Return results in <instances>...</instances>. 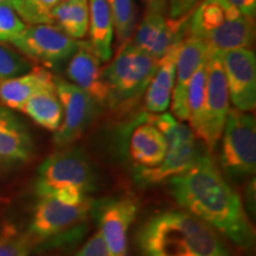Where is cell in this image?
<instances>
[{"label":"cell","mask_w":256,"mask_h":256,"mask_svg":"<svg viewBox=\"0 0 256 256\" xmlns=\"http://www.w3.org/2000/svg\"><path fill=\"white\" fill-rule=\"evenodd\" d=\"M170 192L188 214L238 247L252 248L255 232L240 194L209 154L198 156L184 174L170 178Z\"/></svg>","instance_id":"6da1fadb"},{"label":"cell","mask_w":256,"mask_h":256,"mask_svg":"<svg viewBox=\"0 0 256 256\" xmlns=\"http://www.w3.org/2000/svg\"><path fill=\"white\" fill-rule=\"evenodd\" d=\"M142 256H232L222 235L185 210L156 214L140 226Z\"/></svg>","instance_id":"7a4b0ae2"},{"label":"cell","mask_w":256,"mask_h":256,"mask_svg":"<svg viewBox=\"0 0 256 256\" xmlns=\"http://www.w3.org/2000/svg\"><path fill=\"white\" fill-rule=\"evenodd\" d=\"M159 60L132 43L121 46L115 58L104 68L108 87L107 104L113 110H128L145 95Z\"/></svg>","instance_id":"3957f363"},{"label":"cell","mask_w":256,"mask_h":256,"mask_svg":"<svg viewBox=\"0 0 256 256\" xmlns=\"http://www.w3.org/2000/svg\"><path fill=\"white\" fill-rule=\"evenodd\" d=\"M142 119L158 128L168 142V152L159 166L154 168H136V182L145 185L168 180L184 174L196 162L200 153L197 150L196 136L188 124L176 119L172 114H144Z\"/></svg>","instance_id":"277c9868"},{"label":"cell","mask_w":256,"mask_h":256,"mask_svg":"<svg viewBox=\"0 0 256 256\" xmlns=\"http://www.w3.org/2000/svg\"><path fill=\"white\" fill-rule=\"evenodd\" d=\"M34 188L38 197L66 188H76L90 194L96 188L94 166L81 148L55 152L38 168Z\"/></svg>","instance_id":"5b68a950"},{"label":"cell","mask_w":256,"mask_h":256,"mask_svg":"<svg viewBox=\"0 0 256 256\" xmlns=\"http://www.w3.org/2000/svg\"><path fill=\"white\" fill-rule=\"evenodd\" d=\"M220 166L232 178H246L256 170V124L248 112L230 108L222 133Z\"/></svg>","instance_id":"8992f818"},{"label":"cell","mask_w":256,"mask_h":256,"mask_svg":"<svg viewBox=\"0 0 256 256\" xmlns=\"http://www.w3.org/2000/svg\"><path fill=\"white\" fill-rule=\"evenodd\" d=\"M230 110V98L218 51L214 50L206 62V95L200 124L194 136L206 144L209 152L222 136Z\"/></svg>","instance_id":"52a82bcc"},{"label":"cell","mask_w":256,"mask_h":256,"mask_svg":"<svg viewBox=\"0 0 256 256\" xmlns=\"http://www.w3.org/2000/svg\"><path fill=\"white\" fill-rule=\"evenodd\" d=\"M11 44L28 58L55 68L72 58L80 40L68 37L55 25L34 24L26 26Z\"/></svg>","instance_id":"ba28073f"},{"label":"cell","mask_w":256,"mask_h":256,"mask_svg":"<svg viewBox=\"0 0 256 256\" xmlns=\"http://www.w3.org/2000/svg\"><path fill=\"white\" fill-rule=\"evenodd\" d=\"M94 203L90 200L81 204H70L52 196H42L28 226V235L37 244L66 234L87 220Z\"/></svg>","instance_id":"9c48e42d"},{"label":"cell","mask_w":256,"mask_h":256,"mask_svg":"<svg viewBox=\"0 0 256 256\" xmlns=\"http://www.w3.org/2000/svg\"><path fill=\"white\" fill-rule=\"evenodd\" d=\"M56 92L62 104V124L55 132L54 142L57 146L66 147L82 136L94 121L98 104L87 92L70 81L55 78Z\"/></svg>","instance_id":"30bf717a"},{"label":"cell","mask_w":256,"mask_h":256,"mask_svg":"<svg viewBox=\"0 0 256 256\" xmlns=\"http://www.w3.org/2000/svg\"><path fill=\"white\" fill-rule=\"evenodd\" d=\"M98 224V232L112 254L127 256L128 232L136 220L138 203L128 196L106 198L94 203L92 210Z\"/></svg>","instance_id":"8fae6325"},{"label":"cell","mask_w":256,"mask_h":256,"mask_svg":"<svg viewBox=\"0 0 256 256\" xmlns=\"http://www.w3.org/2000/svg\"><path fill=\"white\" fill-rule=\"evenodd\" d=\"M229 98L236 110L254 112L256 107V57L250 49L218 51Z\"/></svg>","instance_id":"7c38bea8"},{"label":"cell","mask_w":256,"mask_h":256,"mask_svg":"<svg viewBox=\"0 0 256 256\" xmlns=\"http://www.w3.org/2000/svg\"><path fill=\"white\" fill-rule=\"evenodd\" d=\"M188 17L179 20L165 18V14L147 12L134 32L130 43L156 60H162L176 44L188 37Z\"/></svg>","instance_id":"4fadbf2b"},{"label":"cell","mask_w":256,"mask_h":256,"mask_svg":"<svg viewBox=\"0 0 256 256\" xmlns=\"http://www.w3.org/2000/svg\"><path fill=\"white\" fill-rule=\"evenodd\" d=\"M214 50L204 40L186 37L179 48L176 62V81L171 96L172 114L182 122L188 121V92L194 72L209 60Z\"/></svg>","instance_id":"5bb4252c"},{"label":"cell","mask_w":256,"mask_h":256,"mask_svg":"<svg viewBox=\"0 0 256 256\" xmlns=\"http://www.w3.org/2000/svg\"><path fill=\"white\" fill-rule=\"evenodd\" d=\"M101 63L89 42L80 40L66 68L70 82L87 92L98 106L107 104L108 100V87Z\"/></svg>","instance_id":"9a60e30c"},{"label":"cell","mask_w":256,"mask_h":256,"mask_svg":"<svg viewBox=\"0 0 256 256\" xmlns=\"http://www.w3.org/2000/svg\"><path fill=\"white\" fill-rule=\"evenodd\" d=\"M34 154L28 127L10 108L0 104V170L25 164Z\"/></svg>","instance_id":"2e32d148"},{"label":"cell","mask_w":256,"mask_h":256,"mask_svg":"<svg viewBox=\"0 0 256 256\" xmlns=\"http://www.w3.org/2000/svg\"><path fill=\"white\" fill-rule=\"evenodd\" d=\"M130 140V156L136 168H154L162 162L168 152L165 136L154 124L140 118Z\"/></svg>","instance_id":"e0dca14e"},{"label":"cell","mask_w":256,"mask_h":256,"mask_svg":"<svg viewBox=\"0 0 256 256\" xmlns=\"http://www.w3.org/2000/svg\"><path fill=\"white\" fill-rule=\"evenodd\" d=\"M180 43L172 46L159 60L151 83L145 92V107L151 114L165 113L171 104V96L176 81V62Z\"/></svg>","instance_id":"ac0fdd59"},{"label":"cell","mask_w":256,"mask_h":256,"mask_svg":"<svg viewBox=\"0 0 256 256\" xmlns=\"http://www.w3.org/2000/svg\"><path fill=\"white\" fill-rule=\"evenodd\" d=\"M202 40L216 51L249 49L255 40L254 18L244 14L230 18Z\"/></svg>","instance_id":"d6986e66"},{"label":"cell","mask_w":256,"mask_h":256,"mask_svg":"<svg viewBox=\"0 0 256 256\" xmlns=\"http://www.w3.org/2000/svg\"><path fill=\"white\" fill-rule=\"evenodd\" d=\"M54 78L46 69L36 66L23 75L0 81V101L10 110H22L28 98Z\"/></svg>","instance_id":"ffe728a7"},{"label":"cell","mask_w":256,"mask_h":256,"mask_svg":"<svg viewBox=\"0 0 256 256\" xmlns=\"http://www.w3.org/2000/svg\"><path fill=\"white\" fill-rule=\"evenodd\" d=\"M38 126L56 132L62 124V104L56 92L55 78L34 92L22 108Z\"/></svg>","instance_id":"44dd1931"},{"label":"cell","mask_w":256,"mask_h":256,"mask_svg":"<svg viewBox=\"0 0 256 256\" xmlns=\"http://www.w3.org/2000/svg\"><path fill=\"white\" fill-rule=\"evenodd\" d=\"M241 14L226 0H202L188 19V36L203 40L224 22Z\"/></svg>","instance_id":"7402d4cb"},{"label":"cell","mask_w":256,"mask_h":256,"mask_svg":"<svg viewBox=\"0 0 256 256\" xmlns=\"http://www.w3.org/2000/svg\"><path fill=\"white\" fill-rule=\"evenodd\" d=\"M89 44L101 62L110 60L114 26L107 0H89Z\"/></svg>","instance_id":"603a6c76"},{"label":"cell","mask_w":256,"mask_h":256,"mask_svg":"<svg viewBox=\"0 0 256 256\" xmlns=\"http://www.w3.org/2000/svg\"><path fill=\"white\" fill-rule=\"evenodd\" d=\"M50 24L72 40H83L89 28V0H63L51 12Z\"/></svg>","instance_id":"cb8c5ba5"},{"label":"cell","mask_w":256,"mask_h":256,"mask_svg":"<svg viewBox=\"0 0 256 256\" xmlns=\"http://www.w3.org/2000/svg\"><path fill=\"white\" fill-rule=\"evenodd\" d=\"M113 19L114 34L118 46H126L132 40L138 25L136 0H107Z\"/></svg>","instance_id":"d4e9b609"},{"label":"cell","mask_w":256,"mask_h":256,"mask_svg":"<svg viewBox=\"0 0 256 256\" xmlns=\"http://www.w3.org/2000/svg\"><path fill=\"white\" fill-rule=\"evenodd\" d=\"M208 62V60H206ZM206 62L194 72L188 92V122L192 133H196L200 124L206 95Z\"/></svg>","instance_id":"484cf974"},{"label":"cell","mask_w":256,"mask_h":256,"mask_svg":"<svg viewBox=\"0 0 256 256\" xmlns=\"http://www.w3.org/2000/svg\"><path fill=\"white\" fill-rule=\"evenodd\" d=\"M36 246L28 232H18L14 228H5L0 232V256H28Z\"/></svg>","instance_id":"4316f807"},{"label":"cell","mask_w":256,"mask_h":256,"mask_svg":"<svg viewBox=\"0 0 256 256\" xmlns=\"http://www.w3.org/2000/svg\"><path fill=\"white\" fill-rule=\"evenodd\" d=\"M31 68L30 60L22 56L18 51L0 43V81L23 75Z\"/></svg>","instance_id":"83f0119b"},{"label":"cell","mask_w":256,"mask_h":256,"mask_svg":"<svg viewBox=\"0 0 256 256\" xmlns=\"http://www.w3.org/2000/svg\"><path fill=\"white\" fill-rule=\"evenodd\" d=\"M25 28L26 24L11 5L0 4V43H11Z\"/></svg>","instance_id":"f1b7e54d"},{"label":"cell","mask_w":256,"mask_h":256,"mask_svg":"<svg viewBox=\"0 0 256 256\" xmlns=\"http://www.w3.org/2000/svg\"><path fill=\"white\" fill-rule=\"evenodd\" d=\"M63 0H30L20 18L28 24H50L54 8Z\"/></svg>","instance_id":"f546056e"},{"label":"cell","mask_w":256,"mask_h":256,"mask_svg":"<svg viewBox=\"0 0 256 256\" xmlns=\"http://www.w3.org/2000/svg\"><path fill=\"white\" fill-rule=\"evenodd\" d=\"M168 19L179 20L191 14L202 0H166Z\"/></svg>","instance_id":"4dcf8cb0"},{"label":"cell","mask_w":256,"mask_h":256,"mask_svg":"<svg viewBox=\"0 0 256 256\" xmlns=\"http://www.w3.org/2000/svg\"><path fill=\"white\" fill-rule=\"evenodd\" d=\"M76 256H114L108 249L104 238H101L100 232H95L87 243L83 246Z\"/></svg>","instance_id":"1f68e13d"},{"label":"cell","mask_w":256,"mask_h":256,"mask_svg":"<svg viewBox=\"0 0 256 256\" xmlns=\"http://www.w3.org/2000/svg\"><path fill=\"white\" fill-rule=\"evenodd\" d=\"M226 2L232 4L241 14L255 17L256 0H226Z\"/></svg>","instance_id":"d6a6232c"},{"label":"cell","mask_w":256,"mask_h":256,"mask_svg":"<svg viewBox=\"0 0 256 256\" xmlns=\"http://www.w3.org/2000/svg\"><path fill=\"white\" fill-rule=\"evenodd\" d=\"M147 12L166 14L168 12V2L166 0H142Z\"/></svg>","instance_id":"836d02e7"},{"label":"cell","mask_w":256,"mask_h":256,"mask_svg":"<svg viewBox=\"0 0 256 256\" xmlns=\"http://www.w3.org/2000/svg\"><path fill=\"white\" fill-rule=\"evenodd\" d=\"M28 2H30V0H12L11 6L17 12L19 17H20L22 14L25 11V8H26Z\"/></svg>","instance_id":"e575fe53"},{"label":"cell","mask_w":256,"mask_h":256,"mask_svg":"<svg viewBox=\"0 0 256 256\" xmlns=\"http://www.w3.org/2000/svg\"><path fill=\"white\" fill-rule=\"evenodd\" d=\"M0 4H8V5H11V4H12V0H0Z\"/></svg>","instance_id":"d590c367"}]
</instances>
